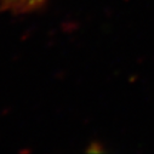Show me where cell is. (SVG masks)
<instances>
[{
    "instance_id": "6da1fadb",
    "label": "cell",
    "mask_w": 154,
    "mask_h": 154,
    "mask_svg": "<svg viewBox=\"0 0 154 154\" xmlns=\"http://www.w3.org/2000/svg\"><path fill=\"white\" fill-rule=\"evenodd\" d=\"M46 0H0V8L14 14H28L40 9Z\"/></svg>"
}]
</instances>
